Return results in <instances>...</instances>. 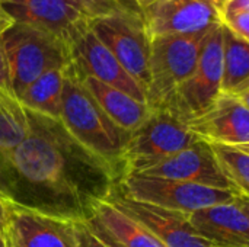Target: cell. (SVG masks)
<instances>
[{
    "label": "cell",
    "instance_id": "obj_1",
    "mask_svg": "<svg viewBox=\"0 0 249 247\" xmlns=\"http://www.w3.org/2000/svg\"><path fill=\"white\" fill-rule=\"evenodd\" d=\"M28 111L29 132L0 159V195L12 205L70 223H86L121 175L61 124Z\"/></svg>",
    "mask_w": 249,
    "mask_h": 247
},
{
    "label": "cell",
    "instance_id": "obj_2",
    "mask_svg": "<svg viewBox=\"0 0 249 247\" xmlns=\"http://www.w3.org/2000/svg\"><path fill=\"white\" fill-rule=\"evenodd\" d=\"M60 121L83 147L115 167L123 179V154L130 134L101 109L71 63L66 67Z\"/></svg>",
    "mask_w": 249,
    "mask_h": 247
},
{
    "label": "cell",
    "instance_id": "obj_3",
    "mask_svg": "<svg viewBox=\"0 0 249 247\" xmlns=\"http://www.w3.org/2000/svg\"><path fill=\"white\" fill-rule=\"evenodd\" d=\"M1 41L9 66L10 87L18 99L39 76L71 63L70 47L63 39L26 23L15 22L1 35Z\"/></svg>",
    "mask_w": 249,
    "mask_h": 247
},
{
    "label": "cell",
    "instance_id": "obj_4",
    "mask_svg": "<svg viewBox=\"0 0 249 247\" xmlns=\"http://www.w3.org/2000/svg\"><path fill=\"white\" fill-rule=\"evenodd\" d=\"M210 31L150 38V82L146 90L150 109H168L178 87L193 74Z\"/></svg>",
    "mask_w": 249,
    "mask_h": 247
},
{
    "label": "cell",
    "instance_id": "obj_5",
    "mask_svg": "<svg viewBox=\"0 0 249 247\" xmlns=\"http://www.w3.org/2000/svg\"><path fill=\"white\" fill-rule=\"evenodd\" d=\"M198 141L200 138L190 130L188 124L174 114L150 109L143 124L128 135L123 154L124 176L142 173Z\"/></svg>",
    "mask_w": 249,
    "mask_h": 247
},
{
    "label": "cell",
    "instance_id": "obj_6",
    "mask_svg": "<svg viewBox=\"0 0 249 247\" xmlns=\"http://www.w3.org/2000/svg\"><path fill=\"white\" fill-rule=\"evenodd\" d=\"M90 29L146 92L150 82V36L142 10L136 6L120 9L93 19Z\"/></svg>",
    "mask_w": 249,
    "mask_h": 247
},
{
    "label": "cell",
    "instance_id": "obj_7",
    "mask_svg": "<svg viewBox=\"0 0 249 247\" xmlns=\"http://www.w3.org/2000/svg\"><path fill=\"white\" fill-rule=\"evenodd\" d=\"M223 80V25L209 32L198 63L187 82L175 92L168 111L188 124L204 114L222 95Z\"/></svg>",
    "mask_w": 249,
    "mask_h": 247
},
{
    "label": "cell",
    "instance_id": "obj_8",
    "mask_svg": "<svg viewBox=\"0 0 249 247\" xmlns=\"http://www.w3.org/2000/svg\"><path fill=\"white\" fill-rule=\"evenodd\" d=\"M117 188L136 201L182 214H193L213 205L233 202L236 198L235 192L226 189L140 175L124 176L117 183Z\"/></svg>",
    "mask_w": 249,
    "mask_h": 247
},
{
    "label": "cell",
    "instance_id": "obj_9",
    "mask_svg": "<svg viewBox=\"0 0 249 247\" xmlns=\"http://www.w3.org/2000/svg\"><path fill=\"white\" fill-rule=\"evenodd\" d=\"M108 201L143 224L165 247H222L200 236L188 221L187 214L136 201L124 195L117 185Z\"/></svg>",
    "mask_w": 249,
    "mask_h": 247
},
{
    "label": "cell",
    "instance_id": "obj_10",
    "mask_svg": "<svg viewBox=\"0 0 249 247\" xmlns=\"http://www.w3.org/2000/svg\"><path fill=\"white\" fill-rule=\"evenodd\" d=\"M142 15L150 38L198 33L222 23L220 0H159Z\"/></svg>",
    "mask_w": 249,
    "mask_h": 247
},
{
    "label": "cell",
    "instance_id": "obj_11",
    "mask_svg": "<svg viewBox=\"0 0 249 247\" xmlns=\"http://www.w3.org/2000/svg\"><path fill=\"white\" fill-rule=\"evenodd\" d=\"M0 3L15 22L47 31L70 48L90 26V20L71 0H4Z\"/></svg>",
    "mask_w": 249,
    "mask_h": 247
},
{
    "label": "cell",
    "instance_id": "obj_12",
    "mask_svg": "<svg viewBox=\"0 0 249 247\" xmlns=\"http://www.w3.org/2000/svg\"><path fill=\"white\" fill-rule=\"evenodd\" d=\"M71 63L82 76H89L112 86L139 102L146 103L144 89L128 74L114 54L98 39L90 26L73 42Z\"/></svg>",
    "mask_w": 249,
    "mask_h": 247
},
{
    "label": "cell",
    "instance_id": "obj_13",
    "mask_svg": "<svg viewBox=\"0 0 249 247\" xmlns=\"http://www.w3.org/2000/svg\"><path fill=\"white\" fill-rule=\"evenodd\" d=\"M9 247H79L76 224L9 204Z\"/></svg>",
    "mask_w": 249,
    "mask_h": 247
},
{
    "label": "cell",
    "instance_id": "obj_14",
    "mask_svg": "<svg viewBox=\"0 0 249 247\" xmlns=\"http://www.w3.org/2000/svg\"><path fill=\"white\" fill-rule=\"evenodd\" d=\"M137 175L147 178L182 181L203 186L232 191L231 183L225 178L217 163L212 146L203 140H200L193 147L185 148Z\"/></svg>",
    "mask_w": 249,
    "mask_h": 247
},
{
    "label": "cell",
    "instance_id": "obj_15",
    "mask_svg": "<svg viewBox=\"0 0 249 247\" xmlns=\"http://www.w3.org/2000/svg\"><path fill=\"white\" fill-rule=\"evenodd\" d=\"M188 127L210 144H249V109L238 96L220 95L204 114L190 121Z\"/></svg>",
    "mask_w": 249,
    "mask_h": 247
},
{
    "label": "cell",
    "instance_id": "obj_16",
    "mask_svg": "<svg viewBox=\"0 0 249 247\" xmlns=\"http://www.w3.org/2000/svg\"><path fill=\"white\" fill-rule=\"evenodd\" d=\"M188 221L200 236L222 247H249V217L233 201L193 214Z\"/></svg>",
    "mask_w": 249,
    "mask_h": 247
},
{
    "label": "cell",
    "instance_id": "obj_17",
    "mask_svg": "<svg viewBox=\"0 0 249 247\" xmlns=\"http://www.w3.org/2000/svg\"><path fill=\"white\" fill-rule=\"evenodd\" d=\"M86 224L108 247H165L143 224L108 199L96 207Z\"/></svg>",
    "mask_w": 249,
    "mask_h": 247
},
{
    "label": "cell",
    "instance_id": "obj_18",
    "mask_svg": "<svg viewBox=\"0 0 249 247\" xmlns=\"http://www.w3.org/2000/svg\"><path fill=\"white\" fill-rule=\"evenodd\" d=\"M73 64V63H71ZM82 83L98 102L101 109L108 115V118L125 132H133L137 130L143 121L149 116L150 108L147 103L139 102L130 95L98 82L93 77L82 76L79 73Z\"/></svg>",
    "mask_w": 249,
    "mask_h": 247
},
{
    "label": "cell",
    "instance_id": "obj_19",
    "mask_svg": "<svg viewBox=\"0 0 249 247\" xmlns=\"http://www.w3.org/2000/svg\"><path fill=\"white\" fill-rule=\"evenodd\" d=\"M66 67L50 70L34 80L19 96L20 103L32 112L60 119Z\"/></svg>",
    "mask_w": 249,
    "mask_h": 247
},
{
    "label": "cell",
    "instance_id": "obj_20",
    "mask_svg": "<svg viewBox=\"0 0 249 247\" xmlns=\"http://www.w3.org/2000/svg\"><path fill=\"white\" fill-rule=\"evenodd\" d=\"M223 25V23H222ZM249 89V42L223 25L222 95L239 96Z\"/></svg>",
    "mask_w": 249,
    "mask_h": 247
},
{
    "label": "cell",
    "instance_id": "obj_21",
    "mask_svg": "<svg viewBox=\"0 0 249 247\" xmlns=\"http://www.w3.org/2000/svg\"><path fill=\"white\" fill-rule=\"evenodd\" d=\"M29 132L26 108L13 92L0 87V159L15 150Z\"/></svg>",
    "mask_w": 249,
    "mask_h": 247
},
{
    "label": "cell",
    "instance_id": "obj_22",
    "mask_svg": "<svg viewBox=\"0 0 249 247\" xmlns=\"http://www.w3.org/2000/svg\"><path fill=\"white\" fill-rule=\"evenodd\" d=\"M210 144V143H209ZM217 163L236 195L249 198V154L233 146L210 144Z\"/></svg>",
    "mask_w": 249,
    "mask_h": 247
},
{
    "label": "cell",
    "instance_id": "obj_23",
    "mask_svg": "<svg viewBox=\"0 0 249 247\" xmlns=\"http://www.w3.org/2000/svg\"><path fill=\"white\" fill-rule=\"evenodd\" d=\"M71 1L82 10V13L90 22L93 19L111 15L120 9L130 7L125 0H71Z\"/></svg>",
    "mask_w": 249,
    "mask_h": 247
},
{
    "label": "cell",
    "instance_id": "obj_24",
    "mask_svg": "<svg viewBox=\"0 0 249 247\" xmlns=\"http://www.w3.org/2000/svg\"><path fill=\"white\" fill-rule=\"evenodd\" d=\"M222 23L235 35L249 42V13H236L222 19Z\"/></svg>",
    "mask_w": 249,
    "mask_h": 247
},
{
    "label": "cell",
    "instance_id": "obj_25",
    "mask_svg": "<svg viewBox=\"0 0 249 247\" xmlns=\"http://www.w3.org/2000/svg\"><path fill=\"white\" fill-rule=\"evenodd\" d=\"M76 234L79 247H108L86 223H76Z\"/></svg>",
    "mask_w": 249,
    "mask_h": 247
},
{
    "label": "cell",
    "instance_id": "obj_26",
    "mask_svg": "<svg viewBox=\"0 0 249 247\" xmlns=\"http://www.w3.org/2000/svg\"><path fill=\"white\" fill-rule=\"evenodd\" d=\"M236 13H249V0H220L222 19Z\"/></svg>",
    "mask_w": 249,
    "mask_h": 247
},
{
    "label": "cell",
    "instance_id": "obj_27",
    "mask_svg": "<svg viewBox=\"0 0 249 247\" xmlns=\"http://www.w3.org/2000/svg\"><path fill=\"white\" fill-rule=\"evenodd\" d=\"M0 87L12 92L10 76H9V66H7V58H6V52H4L1 36H0Z\"/></svg>",
    "mask_w": 249,
    "mask_h": 247
},
{
    "label": "cell",
    "instance_id": "obj_28",
    "mask_svg": "<svg viewBox=\"0 0 249 247\" xmlns=\"http://www.w3.org/2000/svg\"><path fill=\"white\" fill-rule=\"evenodd\" d=\"M7 218H9V202L0 195V231L6 233V227H7Z\"/></svg>",
    "mask_w": 249,
    "mask_h": 247
},
{
    "label": "cell",
    "instance_id": "obj_29",
    "mask_svg": "<svg viewBox=\"0 0 249 247\" xmlns=\"http://www.w3.org/2000/svg\"><path fill=\"white\" fill-rule=\"evenodd\" d=\"M15 23V20L12 19V16L4 10V7L0 3V36Z\"/></svg>",
    "mask_w": 249,
    "mask_h": 247
},
{
    "label": "cell",
    "instance_id": "obj_30",
    "mask_svg": "<svg viewBox=\"0 0 249 247\" xmlns=\"http://www.w3.org/2000/svg\"><path fill=\"white\" fill-rule=\"evenodd\" d=\"M235 202L245 211V214L249 217V198H247V197H241V195H236Z\"/></svg>",
    "mask_w": 249,
    "mask_h": 247
},
{
    "label": "cell",
    "instance_id": "obj_31",
    "mask_svg": "<svg viewBox=\"0 0 249 247\" xmlns=\"http://www.w3.org/2000/svg\"><path fill=\"white\" fill-rule=\"evenodd\" d=\"M133 1H134V4H136L140 10H143V9H146V7H149V6L155 4V3L159 1V0H133Z\"/></svg>",
    "mask_w": 249,
    "mask_h": 247
},
{
    "label": "cell",
    "instance_id": "obj_32",
    "mask_svg": "<svg viewBox=\"0 0 249 247\" xmlns=\"http://www.w3.org/2000/svg\"><path fill=\"white\" fill-rule=\"evenodd\" d=\"M238 98H239V99H241V100H242V102L245 103V106H247V108L249 109V89H248V90H245L244 93H241V95H239Z\"/></svg>",
    "mask_w": 249,
    "mask_h": 247
},
{
    "label": "cell",
    "instance_id": "obj_33",
    "mask_svg": "<svg viewBox=\"0 0 249 247\" xmlns=\"http://www.w3.org/2000/svg\"><path fill=\"white\" fill-rule=\"evenodd\" d=\"M0 247H9L7 246V242H6V237L3 236L1 231H0Z\"/></svg>",
    "mask_w": 249,
    "mask_h": 247
},
{
    "label": "cell",
    "instance_id": "obj_34",
    "mask_svg": "<svg viewBox=\"0 0 249 247\" xmlns=\"http://www.w3.org/2000/svg\"><path fill=\"white\" fill-rule=\"evenodd\" d=\"M238 148H241L242 151H245V153H248V154H249V144H244V146H239Z\"/></svg>",
    "mask_w": 249,
    "mask_h": 247
},
{
    "label": "cell",
    "instance_id": "obj_35",
    "mask_svg": "<svg viewBox=\"0 0 249 247\" xmlns=\"http://www.w3.org/2000/svg\"><path fill=\"white\" fill-rule=\"evenodd\" d=\"M0 1H4V0H0Z\"/></svg>",
    "mask_w": 249,
    "mask_h": 247
}]
</instances>
